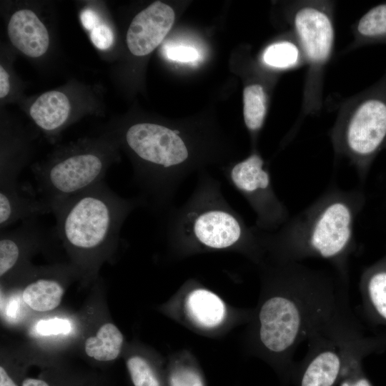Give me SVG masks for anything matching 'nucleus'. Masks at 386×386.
Returning a JSON list of instances; mask_svg holds the SVG:
<instances>
[{"label":"nucleus","instance_id":"1","mask_svg":"<svg viewBox=\"0 0 386 386\" xmlns=\"http://www.w3.org/2000/svg\"><path fill=\"white\" fill-rule=\"evenodd\" d=\"M257 315L256 337L282 380H291L299 345L319 335L362 327L349 302L348 282L300 262H276Z\"/></svg>","mask_w":386,"mask_h":386},{"label":"nucleus","instance_id":"2","mask_svg":"<svg viewBox=\"0 0 386 386\" xmlns=\"http://www.w3.org/2000/svg\"><path fill=\"white\" fill-rule=\"evenodd\" d=\"M365 200L360 190L329 188L277 231L259 229L264 251L269 252L276 262L325 260L348 282L349 261L357 247L355 223Z\"/></svg>","mask_w":386,"mask_h":386},{"label":"nucleus","instance_id":"3","mask_svg":"<svg viewBox=\"0 0 386 386\" xmlns=\"http://www.w3.org/2000/svg\"><path fill=\"white\" fill-rule=\"evenodd\" d=\"M197 175L187 199L165 214L169 244L181 252L237 249L259 259L264 251L259 229L248 226L227 202L219 180L204 170Z\"/></svg>","mask_w":386,"mask_h":386},{"label":"nucleus","instance_id":"4","mask_svg":"<svg viewBox=\"0 0 386 386\" xmlns=\"http://www.w3.org/2000/svg\"><path fill=\"white\" fill-rule=\"evenodd\" d=\"M179 129L151 122L129 127L124 140L137 159L133 174L142 206L165 215L182 183L206 164L194 157Z\"/></svg>","mask_w":386,"mask_h":386},{"label":"nucleus","instance_id":"5","mask_svg":"<svg viewBox=\"0 0 386 386\" xmlns=\"http://www.w3.org/2000/svg\"><path fill=\"white\" fill-rule=\"evenodd\" d=\"M142 206L137 197L124 198L104 181L56 205L54 232L76 254H100L117 242L128 216Z\"/></svg>","mask_w":386,"mask_h":386},{"label":"nucleus","instance_id":"6","mask_svg":"<svg viewBox=\"0 0 386 386\" xmlns=\"http://www.w3.org/2000/svg\"><path fill=\"white\" fill-rule=\"evenodd\" d=\"M331 139L335 152L364 181L386 146V93L372 91L352 101L338 117Z\"/></svg>","mask_w":386,"mask_h":386},{"label":"nucleus","instance_id":"7","mask_svg":"<svg viewBox=\"0 0 386 386\" xmlns=\"http://www.w3.org/2000/svg\"><path fill=\"white\" fill-rule=\"evenodd\" d=\"M112 163L99 150H76L33 168L39 199L51 212L58 204L104 181Z\"/></svg>","mask_w":386,"mask_h":386},{"label":"nucleus","instance_id":"8","mask_svg":"<svg viewBox=\"0 0 386 386\" xmlns=\"http://www.w3.org/2000/svg\"><path fill=\"white\" fill-rule=\"evenodd\" d=\"M292 24L308 65L304 109L307 113L314 112L320 107L322 74L335 43L331 11L325 3H302L295 7Z\"/></svg>","mask_w":386,"mask_h":386},{"label":"nucleus","instance_id":"9","mask_svg":"<svg viewBox=\"0 0 386 386\" xmlns=\"http://www.w3.org/2000/svg\"><path fill=\"white\" fill-rule=\"evenodd\" d=\"M362 328L325 334L308 342L305 357L295 363L291 380L295 386H337L352 352L376 341Z\"/></svg>","mask_w":386,"mask_h":386},{"label":"nucleus","instance_id":"10","mask_svg":"<svg viewBox=\"0 0 386 386\" xmlns=\"http://www.w3.org/2000/svg\"><path fill=\"white\" fill-rule=\"evenodd\" d=\"M224 176L254 212L258 229L273 232L289 219L288 209L274 190L267 164L257 152L224 167Z\"/></svg>","mask_w":386,"mask_h":386},{"label":"nucleus","instance_id":"11","mask_svg":"<svg viewBox=\"0 0 386 386\" xmlns=\"http://www.w3.org/2000/svg\"><path fill=\"white\" fill-rule=\"evenodd\" d=\"M175 14L169 5L155 1L137 14L127 33V44L135 56L151 53L171 29Z\"/></svg>","mask_w":386,"mask_h":386},{"label":"nucleus","instance_id":"12","mask_svg":"<svg viewBox=\"0 0 386 386\" xmlns=\"http://www.w3.org/2000/svg\"><path fill=\"white\" fill-rule=\"evenodd\" d=\"M37 217L21 221L15 229L1 230L0 276H5L20 262L22 253L29 247H38L46 234L51 233Z\"/></svg>","mask_w":386,"mask_h":386},{"label":"nucleus","instance_id":"13","mask_svg":"<svg viewBox=\"0 0 386 386\" xmlns=\"http://www.w3.org/2000/svg\"><path fill=\"white\" fill-rule=\"evenodd\" d=\"M359 289L366 318L375 325L386 327V253L363 269Z\"/></svg>","mask_w":386,"mask_h":386},{"label":"nucleus","instance_id":"14","mask_svg":"<svg viewBox=\"0 0 386 386\" xmlns=\"http://www.w3.org/2000/svg\"><path fill=\"white\" fill-rule=\"evenodd\" d=\"M8 35L12 44L30 57L41 56L49 48L48 31L36 14L29 9L19 10L11 16Z\"/></svg>","mask_w":386,"mask_h":386},{"label":"nucleus","instance_id":"15","mask_svg":"<svg viewBox=\"0 0 386 386\" xmlns=\"http://www.w3.org/2000/svg\"><path fill=\"white\" fill-rule=\"evenodd\" d=\"M185 308L189 318L205 328L218 326L226 316L224 302L216 294L204 288H196L188 293Z\"/></svg>","mask_w":386,"mask_h":386},{"label":"nucleus","instance_id":"16","mask_svg":"<svg viewBox=\"0 0 386 386\" xmlns=\"http://www.w3.org/2000/svg\"><path fill=\"white\" fill-rule=\"evenodd\" d=\"M69 112L68 97L62 92L49 91L42 94L32 104L30 116L41 129L53 132L66 122Z\"/></svg>","mask_w":386,"mask_h":386},{"label":"nucleus","instance_id":"17","mask_svg":"<svg viewBox=\"0 0 386 386\" xmlns=\"http://www.w3.org/2000/svg\"><path fill=\"white\" fill-rule=\"evenodd\" d=\"M123 335L112 323L103 325L95 336L88 337L84 344L86 354L100 362L115 360L122 350Z\"/></svg>","mask_w":386,"mask_h":386},{"label":"nucleus","instance_id":"18","mask_svg":"<svg viewBox=\"0 0 386 386\" xmlns=\"http://www.w3.org/2000/svg\"><path fill=\"white\" fill-rule=\"evenodd\" d=\"M64 292L62 285L57 280L41 278L24 289L22 299L33 310L47 312L59 305Z\"/></svg>","mask_w":386,"mask_h":386},{"label":"nucleus","instance_id":"19","mask_svg":"<svg viewBox=\"0 0 386 386\" xmlns=\"http://www.w3.org/2000/svg\"><path fill=\"white\" fill-rule=\"evenodd\" d=\"M386 350V335L372 343L360 347L350 355L338 386H374L363 369L362 361L368 355Z\"/></svg>","mask_w":386,"mask_h":386},{"label":"nucleus","instance_id":"20","mask_svg":"<svg viewBox=\"0 0 386 386\" xmlns=\"http://www.w3.org/2000/svg\"><path fill=\"white\" fill-rule=\"evenodd\" d=\"M243 115L248 130L256 134L262 127L267 114V99L259 84L247 86L243 91Z\"/></svg>","mask_w":386,"mask_h":386},{"label":"nucleus","instance_id":"21","mask_svg":"<svg viewBox=\"0 0 386 386\" xmlns=\"http://www.w3.org/2000/svg\"><path fill=\"white\" fill-rule=\"evenodd\" d=\"M262 60L266 65L278 69L296 68L305 61L297 40H284L269 45L263 52Z\"/></svg>","mask_w":386,"mask_h":386},{"label":"nucleus","instance_id":"22","mask_svg":"<svg viewBox=\"0 0 386 386\" xmlns=\"http://www.w3.org/2000/svg\"><path fill=\"white\" fill-rule=\"evenodd\" d=\"M355 35L362 42L386 39V3L371 8L359 19Z\"/></svg>","mask_w":386,"mask_h":386},{"label":"nucleus","instance_id":"23","mask_svg":"<svg viewBox=\"0 0 386 386\" xmlns=\"http://www.w3.org/2000/svg\"><path fill=\"white\" fill-rule=\"evenodd\" d=\"M134 386H167L156 368L144 357L132 355L126 362Z\"/></svg>","mask_w":386,"mask_h":386},{"label":"nucleus","instance_id":"24","mask_svg":"<svg viewBox=\"0 0 386 386\" xmlns=\"http://www.w3.org/2000/svg\"><path fill=\"white\" fill-rule=\"evenodd\" d=\"M166 382L167 386H206L204 378L197 366L180 361L172 365Z\"/></svg>","mask_w":386,"mask_h":386},{"label":"nucleus","instance_id":"25","mask_svg":"<svg viewBox=\"0 0 386 386\" xmlns=\"http://www.w3.org/2000/svg\"><path fill=\"white\" fill-rule=\"evenodd\" d=\"M37 333L41 335H56L59 334H68L71 330L70 322L66 319L51 318L41 320L36 325Z\"/></svg>","mask_w":386,"mask_h":386},{"label":"nucleus","instance_id":"26","mask_svg":"<svg viewBox=\"0 0 386 386\" xmlns=\"http://www.w3.org/2000/svg\"><path fill=\"white\" fill-rule=\"evenodd\" d=\"M164 54L169 59L178 62H192L199 58L196 49L183 45H168L164 49Z\"/></svg>","mask_w":386,"mask_h":386},{"label":"nucleus","instance_id":"27","mask_svg":"<svg viewBox=\"0 0 386 386\" xmlns=\"http://www.w3.org/2000/svg\"><path fill=\"white\" fill-rule=\"evenodd\" d=\"M90 39L96 48L104 50L112 46L114 35L112 29L107 25L100 24L91 31Z\"/></svg>","mask_w":386,"mask_h":386},{"label":"nucleus","instance_id":"28","mask_svg":"<svg viewBox=\"0 0 386 386\" xmlns=\"http://www.w3.org/2000/svg\"><path fill=\"white\" fill-rule=\"evenodd\" d=\"M81 21L84 27L91 31L100 24L98 15L89 9H84L81 12Z\"/></svg>","mask_w":386,"mask_h":386},{"label":"nucleus","instance_id":"29","mask_svg":"<svg viewBox=\"0 0 386 386\" xmlns=\"http://www.w3.org/2000/svg\"><path fill=\"white\" fill-rule=\"evenodd\" d=\"M22 382H18L4 366H0V386H21Z\"/></svg>","mask_w":386,"mask_h":386},{"label":"nucleus","instance_id":"30","mask_svg":"<svg viewBox=\"0 0 386 386\" xmlns=\"http://www.w3.org/2000/svg\"><path fill=\"white\" fill-rule=\"evenodd\" d=\"M9 74L3 67L0 66V97H5L9 91Z\"/></svg>","mask_w":386,"mask_h":386},{"label":"nucleus","instance_id":"31","mask_svg":"<svg viewBox=\"0 0 386 386\" xmlns=\"http://www.w3.org/2000/svg\"><path fill=\"white\" fill-rule=\"evenodd\" d=\"M21 386H54L51 382L44 378H24Z\"/></svg>","mask_w":386,"mask_h":386}]
</instances>
